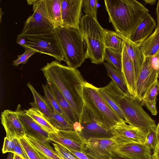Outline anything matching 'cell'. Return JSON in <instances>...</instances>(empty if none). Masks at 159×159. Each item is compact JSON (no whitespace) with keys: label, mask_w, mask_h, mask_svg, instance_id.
I'll return each mask as SVG.
<instances>
[{"label":"cell","mask_w":159,"mask_h":159,"mask_svg":"<svg viewBox=\"0 0 159 159\" xmlns=\"http://www.w3.org/2000/svg\"><path fill=\"white\" fill-rule=\"evenodd\" d=\"M41 70L47 82L52 83L61 92L79 119L84 106L82 91L85 81L80 72L57 61L47 63Z\"/></svg>","instance_id":"cell-1"},{"label":"cell","mask_w":159,"mask_h":159,"mask_svg":"<svg viewBox=\"0 0 159 159\" xmlns=\"http://www.w3.org/2000/svg\"><path fill=\"white\" fill-rule=\"evenodd\" d=\"M105 9L116 32L129 38L149 11L135 0H105Z\"/></svg>","instance_id":"cell-2"},{"label":"cell","mask_w":159,"mask_h":159,"mask_svg":"<svg viewBox=\"0 0 159 159\" xmlns=\"http://www.w3.org/2000/svg\"><path fill=\"white\" fill-rule=\"evenodd\" d=\"M62 49L64 61L73 68L80 66L86 58V46L79 30L64 27L55 28Z\"/></svg>","instance_id":"cell-3"},{"label":"cell","mask_w":159,"mask_h":159,"mask_svg":"<svg viewBox=\"0 0 159 159\" xmlns=\"http://www.w3.org/2000/svg\"><path fill=\"white\" fill-rule=\"evenodd\" d=\"M79 30L86 46V58L96 64L103 63L105 47L104 41V29L98 20L86 15L81 17Z\"/></svg>","instance_id":"cell-4"},{"label":"cell","mask_w":159,"mask_h":159,"mask_svg":"<svg viewBox=\"0 0 159 159\" xmlns=\"http://www.w3.org/2000/svg\"><path fill=\"white\" fill-rule=\"evenodd\" d=\"M98 88L85 81L82 91L84 103L96 120L106 129L110 130L117 123L126 122L118 116L99 95Z\"/></svg>","instance_id":"cell-5"},{"label":"cell","mask_w":159,"mask_h":159,"mask_svg":"<svg viewBox=\"0 0 159 159\" xmlns=\"http://www.w3.org/2000/svg\"><path fill=\"white\" fill-rule=\"evenodd\" d=\"M120 104L126 123L146 134L156 129L157 125L155 120L143 109L139 100L126 94L120 100Z\"/></svg>","instance_id":"cell-6"},{"label":"cell","mask_w":159,"mask_h":159,"mask_svg":"<svg viewBox=\"0 0 159 159\" xmlns=\"http://www.w3.org/2000/svg\"><path fill=\"white\" fill-rule=\"evenodd\" d=\"M34 13L25 23L22 35H36L54 32V26L48 18L44 0L39 1L33 5Z\"/></svg>","instance_id":"cell-7"},{"label":"cell","mask_w":159,"mask_h":159,"mask_svg":"<svg viewBox=\"0 0 159 159\" xmlns=\"http://www.w3.org/2000/svg\"><path fill=\"white\" fill-rule=\"evenodd\" d=\"M74 127L85 141L91 138L109 139L113 137L111 130L99 123L84 103L79 122L74 125Z\"/></svg>","instance_id":"cell-8"},{"label":"cell","mask_w":159,"mask_h":159,"mask_svg":"<svg viewBox=\"0 0 159 159\" xmlns=\"http://www.w3.org/2000/svg\"><path fill=\"white\" fill-rule=\"evenodd\" d=\"M20 34L25 38V46L37 52L51 56L60 61H64V56L60 43L54 32L36 35Z\"/></svg>","instance_id":"cell-9"},{"label":"cell","mask_w":159,"mask_h":159,"mask_svg":"<svg viewBox=\"0 0 159 159\" xmlns=\"http://www.w3.org/2000/svg\"><path fill=\"white\" fill-rule=\"evenodd\" d=\"M154 57H145L136 82V98L141 102L158 80L159 72L154 65Z\"/></svg>","instance_id":"cell-10"},{"label":"cell","mask_w":159,"mask_h":159,"mask_svg":"<svg viewBox=\"0 0 159 159\" xmlns=\"http://www.w3.org/2000/svg\"><path fill=\"white\" fill-rule=\"evenodd\" d=\"M110 130L112 138L118 146L132 143H144L146 139V134L125 121L118 123Z\"/></svg>","instance_id":"cell-11"},{"label":"cell","mask_w":159,"mask_h":159,"mask_svg":"<svg viewBox=\"0 0 159 159\" xmlns=\"http://www.w3.org/2000/svg\"><path fill=\"white\" fill-rule=\"evenodd\" d=\"M117 145L112 138H91L85 141L84 152L89 159H110Z\"/></svg>","instance_id":"cell-12"},{"label":"cell","mask_w":159,"mask_h":159,"mask_svg":"<svg viewBox=\"0 0 159 159\" xmlns=\"http://www.w3.org/2000/svg\"><path fill=\"white\" fill-rule=\"evenodd\" d=\"M83 0H61L62 27L79 30Z\"/></svg>","instance_id":"cell-13"},{"label":"cell","mask_w":159,"mask_h":159,"mask_svg":"<svg viewBox=\"0 0 159 159\" xmlns=\"http://www.w3.org/2000/svg\"><path fill=\"white\" fill-rule=\"evenodd\" d=\"M100 96L119 117L125 120V116L120 104V100L126 94L114 82L111 81L106 86L98 88Z\"/></svg>","instance_id":"cell-14"},{"label":"cell","mask_w":159,"mask_h":159,"mask_svg":"<svg viewBox=\"0 0 159 159\" xmlns=\"http://www.w3.org/2000/svg\"><path fill=\"white\" fill-rule=\"evenodd\" d=\"M49 139L67 149L84 152L85 141L75 130H58L56 133H49Z\"/></svg>","instance_id":"cell-15"},{"label":"cell","mask_w":159,"mask_h":159,"mask_svg":"<svg viewBox=\"0 0 159 159\" xmlns=\"http://www.w3.org/2000/svg\"><path fill=\"white\" fill-rule=\"evenodd\" d=\"M24 128L26 135L31 136L40 143H49V133L29 116L19 104L15 111Z\"/></svg>","instance_id":"cell-16"},{"label":"cell","mask_w":159,"mask_h":159,"mask_svg":"<svg viewBox=\"0 0 159 159\" xmlns=\"http://www.w3.org/2000/svg\"><path fill=\"white\" fill-rule=\"evenodd\" d=\"M1 121L6 136L10 139L24 138L26 134L16 112L6 110L2 112Z\"/></svg>","instance_id":"cell-17"},{"label":"cell","mask_w":159,"mask_h":159,"mask_svg":"<svg viewBox=\"0 0 159 159\" xmlns=\"http://www.w3.org/2000/svg\"><path fill=\"white\" fill-rule=\"evenodd\" d=\"M113 153L129 159H151V150L144 143H132L117 145Z\"/></svg>","instance_id":"cell-18"},{"label":"cell","mask_w":159,"mask_h":159,"mask_svg":"<svg viewBox=\"0 0 159 159\" xmlns=\"http://www.w3.org/2000/svg\"><path fill=\"white\" fill-rule=\"evenodd\" d=\"M156 27L154 20L148 13L129 39L135 44H139L149 37Z\"/></svg>","instance_id":"cell-19"},{"label":"cell","mask_w":159,"mask_h":159,"mask_svg":"<svg viewBox=\"0 0 159 159\" xmlns=\"http://www.w3.org/2000/svg\"><path fill=\"white\" fill-rule=\"evenodd\" d=\"M122 72L129 95L136 98V80L134 67L125 46L122 52Z\"/></svg>","instance_id":"cell-20"},{"label":"cell","mask_w":159,"mask_h":159,"mask_svg":"<svg viewBox=\"0 0 159 159\" xmlns=\"http://www.w3.org/2000/svg\"><path fill=\"white\" fill-rule=\"evenodd\" d=\"M125 46L130 59L132 61L134 70L136 82L145 58L142 51L138 44L124 36Z\"/></svg>","instance_id":"cell-21"},{"label":"cell","mask_w":159,"mask_h":159,"mask_svg":"<svg viewBox=\"0 0 159 159\" xmlns=\"http://www.w3.org/2000/svg\"><path fill=\"white\" fill-rule=\"evenodd\" d=\"M47 83L63 113V117L73 125L79 122L76 114L61 92L52 83Z\"/></svg>","instance_id":"cell-22"},{"label":"cell","mask_w":159,"mask_h":159,"mask_svg":"<svg viewBox=\"0 0 159 159\" xmlns=\"http://www.w3.org/2000/svg\"><path fill=\"white\" fill-rule=\"evenodd\" d=\"M145 57H154L159 52V29L141 43L138 44Z\"/></svg>","instance_id":"cell-23"},{"label":"cell","mask_w":159,"mask_h":159,"mask_svg":"<svg viewBox=\"0 0 159 159\" xmlns=\"http://www.w3.org/2000/svg\"><path fill=\"white\" fill-rule=\"evenodd\" d=\"M48 18L54 29L62 27L61 0H44Z\"/></svg>","instance_id":"cell-24"},{"label":"cell","mask_w":159,"mask_h":159,"mask_svg":"<svg viewBox=\"0 0 159 159\" xmlns=\"http://www.w3.org/2000/svg\"><path fill=\"white\" fill-rule=\"evenodd\" d=\"M24 138L45 159H61L49 143H40L34 138L28 135H26Z\"/></svg>","instance_id":"cell-25"},{"label":"cell","mask_w":159,"mask_h":159,"mask_svg":"<svg viewBox=\"0 0 159 159\" xmlns=\"http://www.w3.org/2000/svg\"><path fill=\"white\" fill-rule=\"evenodd\" d=\"M104 41L105 48H111L122 52L125 45L123 35L116 31L105 29Z\"/></svg>","instance_id":"cell-26"},{"label":"cell","mask_w":159,"mask_h":159,"mask_svg":"<svg viewBox=\"0 0 159 159\" xmlns=\"http://www.w3.org/2000/svg\"><path fill=\"white\" fill-rule=\"evenodd\" d=\"M27 85L31 92L34 98V102L30 103L32 107L40 111L47 119L50 118L52 107L47 102L44 97L36 90L30 82L27 83Z\"/></svg>","instance_id":"cell-27"},{"label":"cell","mask_w":159,"mask_h":159,"mask_svg":"<svg viewBox=\"0 0 159 159\" xmlns=\"http://www.w3.org/2000/svg\"><path fill=\"white\" fill-rule=\"evenodd\" d=\"M108 76L127 95H130L123 74L121 71L116 69L107 62H103Z\"/></svg>","instance_id":"cell-28"},{"label":"cell","mask_w":159,"mask_h":159,"mask_svg":"<svg viewBox=\"0 0 159 159\" xmlns=\"http://www.w3.org/2000/svg\"><path fill=\"white\" fill-rule=\"evenodd\" d=\"M25 111L26 113L34 121L49 133H56L58 131L50 124L47 118L37 109L31 107Z\"/></svg>","instance_id":"cell-29"},{"label":"cell","mask_w":159,"mask_h":159,"mask_svg":"<svg viewBox=\"0 0 159 159\" xmlns=\"http://www.w3.org/2000/svg\"><path fill=\"white\" fill-rule=\"evenodd\" d=\"M51 117L47 119L50 124L58 130H74L73 125L67 120L62 116L55 112L52 108Z\"/></svg>","instance_id":"cell-30"},{"label":"cell","mask_w":159,"mask_h":159,"mask_svg":"<svg viewBox=\"0 0 159 159\" xmlns=\"http://www.w3.org/2000/svg\"><path fill=\"white\" fill-rule=\"evenodd\" d=\"M104 59L116 69H122V52L110 48H106Z\"/></svg>","instance_id":"cell-31"},{"label":"cell","mask_w":159,"mask_h":159,"mask_svg":"<svg viewBox=\"0 0 159 159\" xmlns=\"http://www.w3.org/2000/svg\"><path fill=\"white\" fill-rule=\"evenodd\" d=\"M42 87L44 94V98L46 101L55 112L63 117V113L48 84H43Z\"/></svg>","instance_id":"cell-32"},{"label":"cell","mask_w":159,"mask_h":159,"mask_svg":"<svg viewBox=\"0 0 159 159\" xmlns=\"http://www.w3.org/2000/svg\"><path fill=\"white\" fill-rule=\"evenodd\" d=\"M98 0H83L82 7L83 11L85 15L90 16L95 20L97 18Z\"/></svg>","instance_id":"cell-33"},{"label":"cell","mask_w":159,"mask_h":159,"mask_svg":"<svg viewBox=\"0 0 159 159\" xmlns=\"http://www.w3.org/2000/svg\"><path fill=\"white\" fill-rule=\"evenodd\" d=\"M29 159H45L24 137L19 139Z\"/></svg>","instance_id":"cell-34"},{"label":"cell","mask_w":159,"mask_h":159,"mask_svg":"<svg viewBox=\"0 0 159 159\" xmlns=\"http://www.w3.org/2000/svg\"><path fill=\"white\" fill-rule=\"evenodd\" d=\"M159 142V129L157 125L156 129L148 132L146 135L144 143L150 150L155 149Z\"/></svg>","instance_id":"cell-35"},{"label":"cell","mask_w":159,"mask_h":159,"mask_svg":"<svg viewBox=\"0 0 159 159\" xmlns=\"http://www.w3.org/2000/svg\"><path fill=\"white\" fill-rule=\"evenodd\" d=\"M25 51L21 55L17 56L18 58L13 62V65L16 66L20 64H25L27 63L30 57L37 52L35 50L26 46H25Z\"/></svg>","instance_id":"cell-36"},{"label":"cell","mask_w":159,"mask_h":159,"mask_svg":"<svg viewBox=\"0 0 159 159\" xmlns=\"http://www.w3.org/2000/svg\"><path fill=\"white\" fill-rule=\"evenodd\" d=\"M56 153L61 159H78L66 148L56 143H52Z\"/></svg>","instance_id":"cell-37"},{"label":"cell","mask_w":159,"mask_h":159,"mask_svg":"<svg viewBox=\"0 0 159 159\" xmlns=\"http://www.w3.org/2000/svg\"><path fill=\"white\" fill-rule=\"evenodd\" d=\"M14 139L15 147L13 153L16 154L22 159H29L19 139L15 138Z\"/></svg>","instance_id":"cell-38"},{"label":"cell","mask_w":159,"mask_h":159,"mask_svg":"<svg viewBox=\"0 0 159 159\" xmlns=\"http://www.w3.org/2000/svg\"><path fill=\"white\" fill-rule=\"evenodd\" d=\"M159 93V81L157 80L150 89L143 99L152 101L157 100V96Z\"/></svg>","instance_id":"cell-39"},{"label":"cell","mask_w":159,"mask_h":159,"mask_svg":"<svg viewBox=\"0 0 159 159\" xmlns=\"http://www.w3.org/2000/svg\"><path fill=\"white\" fill-rule=\"evenodd\" d=\"M15 147L14 139H10L6 137L4 138L2 152L3 153L7 152L13 153Z\"/></svg>","instance_id":"cell-40"},{"label":"cell","mask_w":159,"mask_h":159,"mask_svg":"<svg viewBox=\"0 0 159 159\" xmlns=\"http://www.w3.org/2000/svg\"><path fill=\"white\" fill-rule=\"evenodd\" d=\"M157 100L150 101L143 99L141 102L142 105H144L151 112L152 114L154 116L157 114V111L156 107Z\"/></svg>","instance_id":"cell-41"},{"label":"cell","mask_w":159,"mask_h":159,"mask_svg":"<svg viewBox=\"0 0 159 159\" xmlns=\"http://www.w3.org/2000/svg\"><path fill=\"white\" fill-rule=\"evenodd\" d=\"M67 149L78 159H89L84 152H80L70 149Z\"/></svg>","instance_id":"cell-42"},{"label":"cell","mask_w":159,"mask_h":159,"mask_svg":"<svg viewBox=\"0 0 159 159\" xmlns=\"http://www.w3.org/2000/svg\"><path fill=\"white\" fill-rule=\"evenodd\" d=\"M159 129V122L157 125ZM152 155L151 159H159V142L154 149Z\"/></svg>","instance_id":"cell-43"},{"label":"cell","mask_w":159,"mask_h":159,"mask_svg":"<svg viewBox=\"0 0 159 159\" xmlns=\"http://www.w3.org/2000/svg\"><path fill=\"white\" fill-rule=\"evenodd\" d=\"M16 42L23 48H25L26 45V39L24 36L20 34L18 35L17 36Z\"/></svg>","instance_id":"cell-44"},{"label":"cell","mask_w":159,"mask_h":159,"mask_svg":"<svg viewBox=\"0 0 159 159\" xmlns=\"http://www.w3.org/2000/svg\"><path fill=\"white\" fill-rule=\"evenodd\" d=\"M157 19V27L159 29V0L158 1L156 9Z\"/></svg>","instance_id":"cell-45"},{"label":"cell","mask_w":159,"mask_h":159,"mask_svg":"<svg viewBox=\"0 0 159 159\" xmlns=\"http://www.w3.org/2000/svg\"><path fill=\"white\" fill-rule=\"evenodd\" d=\"M110 159H129L125 158L122 157H121L120 156H119L116 154L112 153L111 155V157Z\"/></svg>","instance_id":"cell-46"},{"label":"cell","mask_w":159,"mask_h":159,"mask_svg":"<svg viewBox=\"0 0 159 159\" xmlns=\"http://www.w3.org/2000/svg\"><path fill=\"white\" fill-rule=\"evenodd\" d=\"M145 3L146 4H149L151 5H153L156 2V0H144Z\"/></svg>","instance_id":"cell-47"},{"label":"cell","mask_w":159,"mask_h":159,"mask_svg":"<svg viewBox=\"0 0 159 159\" xmlns=\"http://www.w3.org/2000/svg\"><path fill=\"white\" fill-rule=\"evenodd\" d=\"M39 0H27V3L28 5H34L38 2Z\"/></svg>","instance_id":"cell-48"},{"label":"cell","mask_w":159,"mask_h":159,"mask_svg":"<svg viewBox=\"0 0 159 159\" xmlns=\"http://www.w3.org/2000/svg\"><path fill=\"white\" fill-rule=\"evenodd\" d=\"M7 159H14V153L12 152H9Z\"/></svg>","instance_id":"cell-49"},{"label":"cell","mask_w":159,"mask_h":159,"mask_svg":"<svg viewBox=\"0 0 159 159\" xmlns=\"http://www.w3.org/2000/svg\"><path fill=\"white\" fill-rule=\"evenodd\" d=\"M14 159H22L16 154H14Z\"/></svg>","instance_id":"cell-50"},{"label":"cell","mask_w":159,"mask_h":159,"mask_svg":"<svg viewBox=\"0 0 159 159\" xmlns=\"http://www.w3.org/2000/svg\"><path fill=\"white\" fill-rule=\"evenodd\" d=\"M157 58V63L159 67V52L154 57Z\"/></svg>","instance_id":"cell-51"},{"label":"cell","mask_w":159,"mask_h":159,"mask_svg":"<svg viewBox=\"0 0 159 159\" xmlns=\"http://www.w3.org/2000/svg\"><path fill=\"white\" fill-rule=\"evenodd\" d=\"M3 14V12H2V9L1 8H0V22H1L2 21V15Z\"/></svg>","instance_id":"cell-52"}]
</instances>
